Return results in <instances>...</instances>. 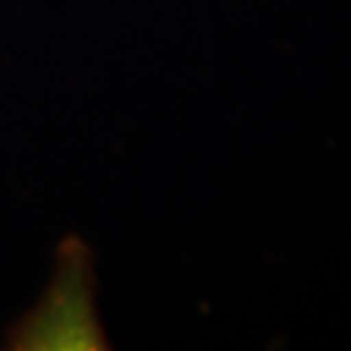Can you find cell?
Here are the masks:
<instances>
[{
  "instance_id": "1",
  "label": "cell",
  "mask_w": 351,
  "mask_h": 351,
  "mask_svg": "<svg viewBox=\"0 0 351 351\" xmlns=\"http://www.w3.org/2000/svg\"><path fill=\"white\" fill-rule=\"evenodd\" d=\"M3 346L11 351L107 349L94 304V263L81 237L60 239L42 294L16 320Z\"/></svg>"
}]
</instances>
